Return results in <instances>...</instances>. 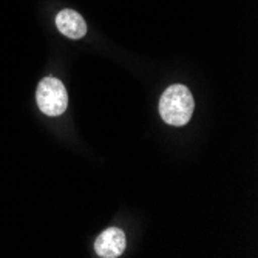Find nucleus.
Returning a JSON list of instances; mask_svg holds the SVG:
<instances>
[{
	"label": "nucleus",
	"mask_w": 258,
	"mask_h": 258,
	"mask_svg": "<svg viewBox=\"0 0 258 258\" xmlns=\"http://www.w3.org/2000/svg\"><path fill=\"white\" fill-rule=\"evenodd\" d=\"M125 235L121 229L110 227L104 230L95 243V250L102 258H116L125 250Z\"/></svg>",
	"instance_id": "obj_3"
},
{
	"label": "nucleus",
	"mask_w": 258,
	"mask_h": 258,
	"mask_svg": "<svg viewBox=\"0 0 258 258\" xmlns=\"http://www.w3.org/2000/svg\"><path fill=\"white\" fill-rule=\"evenodd\" d=\"M37 105L46 116H59L67 110L68 95L63 84L56 78H43L36 93Z\"/></svg>",
	"instance_id": "obj_2"
},
{
	"label": "nucleus",
	"mask_w": 258,
	"mask_h": 258,
	"mask_svg": "<svg viewBox=\"0 0 258 258\" xmlns=\"http://www.w3.org/2000/svg\"><path fill=\"white\" fill-rule=\"evenodd\" d=\"M56 27L70 39H81L87 33L84 17L75 10H62L56 17Z\"/></svg>",
	"instance_id": "obj_4"
},
{
	"label": "nucleus",
	"mask_w": 258,
	"mask_h": 258,
	"mask_svg": "<svg viewBox=\"0 0 258 258\" xmlns=\"http://www.w3.org/2000/svg\"><path fill=\"white\" fill-rule=\"evenodd\" d=\"M195 108L192 93L184 85H170L162 93L159 101L161 118L170 125L181 127L190 121Z\"/></svg>",
	"instance_id": "obj_1"
}]
</instances>
